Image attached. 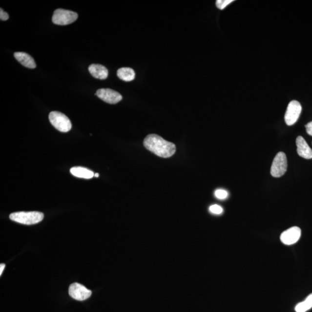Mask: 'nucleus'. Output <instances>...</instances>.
Returning <instances> with one entry per match:
<instances>
[{"label":"nucleus","mask_w":312,"mask_h":312,"mask_svg":"<svg viewBox=\"0 0 312 312\" xmlns=\"http://www.w3.org/2000/svg\"><path fill=\"white\" fill-rule=\"evenodd\" d=\"M144 146L151 152L163 158H169L176 152L174 144L164 140L162 137L156 134L148 135L145 138Z\"/></svg>","instance_id":"obj_1"},{"label":"nucleus","mask_w":312,"mask_h":312,"mask_svg":"<svg viewBox=\"0 0 312 312\" xmlns=\"http://www.w3.org/2000/svg\"><path fill=\"white\" fill-rule=\"evenodd\" d=\"M43 214L40 212H19L11 214L9 218L12 221L23 225H32L42 221Z\"/></svg>","instance_id":"obj_2"},{"label":"nucleus","mask_w":312,"mask_h":312,"mask_svg":"<svg viewBox=\"0 0 312 312\" xmlns=\"http://www.w3.org/2000/svg\"><path fill=\"white\" fill-rule=\"evenodd\" d=\"M50 122L57 130L62 132H67L71 130L72 124L70 120L63 113L54 111L50 113Z\"/></svg>","instance_id":"obj_3"},{"label":"nucleus","mask_w":312,"mask_h":312,"mask_svg":"<svg viewBox=\"0 0 312 312\" xmlns=\"http://www.w3.org/2000/svg\"><path fill=\"white\" fill-rule=\"evenodd\" d=\"M78 15L76 12L65 10L63 9H58L55 11L52 17L53 23L65 26L74 23L76 21Z\"/></svg>","instance_id":"obj_4"},{"label":"nucleus","mask_w":312,"mask_h":312,"mask_svg":"<svg viewBox=\"0 0 312 312\" xmlns=\"http://www.w3.org/2000/svg\"><path fill=\"white\" fill-rule=\"evenodd\" d=\"M288 161L285 153H277L274 158L270 168V174L275 178H280L287 171Z\"/></svg>","instance_id":"obj_5"},{"label":"nucleus","mask_w":312,"mask_h":312,"mask_svg":"<svg viewBox=\"0 0 312 312\" xmlns=\"http://www.w3.org/2000/svg\"><path fill=\"white\" fill-rule=\"evenodd\" d=\"M302 111L301 104L297 101L293 100L289 103L285 116L287 125H294L297 122Z\"/></svg>","instance_id":"obj_6"},{"label":"nucleus","mask_w":312,"mask_h":312,"mask_svg":"<svg viewBox=\"0 0 312 312\" xmlns=\"http://www.w3.org/2000/svg\"><path fill=\"white\" fill-rule=\"evenodd\" d=\"M91 291L86 287L75 283L69 286V294L72 298L77 301H84L90 297Z\"/></svg>","instance_id":"obj_7"},{"label":"nucleus","mask_w":312,"mask_h":312,"mask_svg":"<svg viewBox=\"0 0 312 312\" xmlns=\"http://www.w3.org/2000/svg\"><path fill=\"white\" fill-rule=\"evenodd\" d=\"M301 236V229L298 227H292L286 230L280 235V241L286 245H291L297 243Z\"/></svg>","instance_id":"obj_8"},{"label":"nucleus","mask_w":312,"mask_h":312,"mask_svg":"<svg viewBox=\"0 0 312 312\" xmlns=\"http://www.w3.org/2000/svg\"><path fill=\"white\" fill-rule=\"evenodd\" d=\"M96 95L101 100L110 104H116L121 102L123 97L121 94L115 90L109 89L98 90Z\"/></svg>","instance_id":"obj_9"},{"label":"nucleus","mask_w":312,"mask_h":312,"mask_svg":"<svg viewBox=\"0 0 312 312\" xmlns=\"http://www.w3.org/2000/svg\"><path fill=\"white\" fill-rule=\"evenodd\" d=\"M296 145H297V153L299 156L305 159H312V150L303 137H298L296 140Z\"/></svg>","instance_id":"obj_10"},{"label":"nucleus","mask_w":312,"mask_h":312,"mask_svg":"<svg viewBox=\"0 0 312 312\" xmlns=\"http://www.w3.org/2000/svg\"><path fill=\"white\" fill-rule=\"evenodd\" d=\"M89 71L94 78L101 80H105L108 76V70L105 67L101 64H91Z\"/></svg>","instance_id":"obj_11"},{"label":"nucleus","mask_w":312,"mask_h":312,"mask_svg":"<svg viewBox=\"0 0 312 312\" xmlns=\"http://www.w3.org/2000/svg\"><path fill=\"white\" fill-rule=\"evenodd\" d=\"M15 58L24 66L25 67L33 69L36 68V62L30 55L24 52H16L14 53Z\"/></svg>","instance_id":"obj_12"},{"label":"nucleus","mask_w":312,"mask_h":312,"mask_svg":"<svg viewBox=\"0 0 312 312\" xmlns=\"http://www.w3.org/2000/svg\"><path fill=\"white\" fill-rule=\"evenodd\" d=\"M70 172L72 175L80 178L89 179L94 176V173L93 171L81 166L73 167L70 169Z\"/></svg>","instance_id":"obj_13"},{"label":"nucleus","mask_w":312,"mask_h":312,"mask_svg":"<svg viewBox=\"0 0 312 312\" xmlns=\"http://www.w3.org/2000/svg\"><path fill=\"white\" fill-rule=\"evenodd\" d=\"M117 75L121 80L125 82L133 81L135 77V72L133 69L128 67H123L119 69Z\"/></svg>","instance_id":"obj_14"},{"label":"nucleus","mask_w":312,"mask_h":312,"mask_svg":"<svg viewBox=\"0 0 312 312\" xmlns=\"http://www.w3.org/2000/svg\"><path fill=\"white\" fill-rule=\"evenodd\" d=\"M312 308V294L309 295L303 302H300L296 306V312H306Z\"/></svg>","instance_id":"obj_15"},{"label":"nucleus","mask_w":312,"mask_h":312,"mask_svg":"<svg viewBox=\"0 0 312 312\" xmlns=\"http://www.w3.org/2000/svg\"><path fill=\"white\" fill-rule=\"evenodd\" d=\"M232 2H234V0H217L216 5L220 10H223Z\"/></svg>","instance_id":"obj_16"},{"label":"nucleus","mask_w":312,"mask_h":312,"mask_svg":"<svg viewBox=\"0 0 312 312\" xmlns=\"http://www.w3.org/2000/svg\"><path fill=\"white\" fill-rule=\"evenodd\" d=\"M209 210L211 213L215 214V215H220L223 212V208L218 206V205H213L209 208Z\"/></svg>","instance_id":"obj_17"},{"label":"nucleus","mask_w":312,"mask_h":312,"mask_svg":"<svg viewBox=\"0 0 312 312\" xmlns=\"http://www.w3.org/2000/svg\"><path fill=\"white\" fill-rule=\"evenodd\" d=\"M215 196L220 200L226 199L228 197V191L219 189L215 191Z\"/></svg>","instance_id":"obj_18"},{"label":"nucleus","mask_w":312,"mask_h":312,"mask_svg":"<svg viewBox=\"0 0 312 312\" xmlns=\"http://www.w3.org/2000/svg\"><path fill=\"white\" fill-rule=\"evenodd\" d=\"M0 19L3 21H7L9 19V15L7 12L3 11L2 8H1V12H0Z\"/></svg>","instance_id":"obj_19"},{"label":"nucleus","mask_w":312,"mask_h":312,"mask_svg":"<svg viewBox=\"0 0 312 312\" xmlns=\"http://www.w3.org/2000/svg\"><path fill=\"white\" fill-rule=\"evenodd\" d=\"M306 130H307V133L312 136V122L308 123V124L305 125Z\"/></svg>","instance_id":"obj_20"},{"label":"nucleus","mask_w":312,"mask_h":312,"mask_svg":"<svg viewBox=\"0 0 312 312\" xmlns=\"http://www.w3.org/2000/svg\"><path fill=\"white\" fill-rule=\"evenodd\" d=\"M5 265L4 264H1L0 265V275H2L3 270H4L5 269Z\"/></svg>","instance_id":"obj_21"},{"label":"nucleus","mask_w":312,"mask_h":312,"mask_svg":"<svg viewBox=\"0 0 312 312\" xmlns=\"http://www.w3.org/2000/svg\"><path fill=\"white\" fill-rule=\"evenodd\" d=\"M94 176H95V177H96V178L99 177V173H94Z\"/></svg>","instance_id":"obj_22"}]
</instances>
